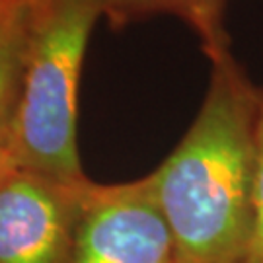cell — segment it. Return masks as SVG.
Segmentation results:
<instances>
[{"mask_svg":"<svg viewBox=\"0 0 263 263\" xmlns=\"http://www.w3.org/2000/svg\"><path fill=\"white\" fill-rule=\"evenodd\" d=\"M90 183L10 170L0 179V263H72Z\"/></svg>","mask_w":263,"mask_h":263,"instance_id":"277c9868","label":"cell"},{"mask_svg":"<svg viewBox=\"0 0 263 263\" xmlns=\"http://www.w3.org/2000/svg\"><path fill=\"white\" fill-rule=\"evenodd\" d=\"M12 168H14V166L10 164V160L4 158V156H0V179L4 178V176H6V174H8Z\"/></svg>","mask_w":263,"mask_h":263,"instance_id":"ba28073f","label":"cell"},{"mask_svg":"<svg viewBox=\"0 0 263 263\" xmlns=\"http://www.w3.org/2000/svg\"><path fill=\"white\" fill-rule=\"evenodd\" d=\"M102 0H39L24 88L6 158L63 181L88 176L78 154V88Z\"/></svg>","mask_w":263,"mask_h":263,"instance_id":"7a4b0ae2","label":"cell"},{"mask_svg":"<svg viewBox=\"0 0 263 263\" xmlns=\"http://www.w3.org/2000/svg\"><path fill=\"white\" fill-rule=\"evenodd\" d=\"M10 2H18V0H0V4H10Z\"/></svg>","mask_w":263,"mask_h":263,"instance_id":"9c48e42d","label":"cell"},{"mask_svg":"<svg viewBox=\"0 0 263 263\" xmlns=\"http://www.w3.org/2000/svg\"><path fill=\"white\" fill-rule=\"evenodd\" d=\"M242 263H263V90L259 125H257V162H255L252 230H250V240L246 246Z\"/></svg>","mask_w":263,"mask_h":263,"instance_id":"52a82bcc","label":"cell"},{"mask_svg":"<svg viewBox=\"0 0 263 263\" xmlns=\"http://www.w3.org/2000/svg\"><path fill=\"white\" fill-rule=\"evenodd\" d=\"M226 4L228 0H102V10L111 29H125L154 16H174L187 24L205 55L211 57L230 49Z\"/></svg>","mask_w":263,"mask_h":263,"instance_id":"8992f818","label":"cell"},{"mask_svg":"<svg viewBox=\"0 0 263 263\" xmlns=\"http://www.w3.org/2000/svg\"><path fill=\"white\" fill-rule=\"evenodd\" d=\"M39 0L0 4V156L6 158L18 115Z\"/></svg>","mask_w":263,"mask_h":263,"instance_id":"5b68a950","label":"cell"},{"mask_svg":"<svg viewBox=\"0 0 263 263\" xmlns=\"http://www.w3.org/2000/svg\"><path fill=\"white\" fill-rule=\"evenodd\" d=\"M72 263H178L148 174L125 183H90Z\"/></svg>","mask_w":263,"mask_h":263,"instance_id":"3957f363","label":"cell"},{"mask_svg":"<svg viewBox=\"0 0 263 263\" xmlns=\"http://www.w3.org/2000/svg\"><path fill=\"white\" fill-rule=\"evenodd\" d=\"M205 100L151 172L178 263H242L252 230L261 88L230 49L209 57Z\"/></svg>","mask_w":263,"mask_h":263,"instance_id":"6da1fadb","label":"cell"}]
</instances>
